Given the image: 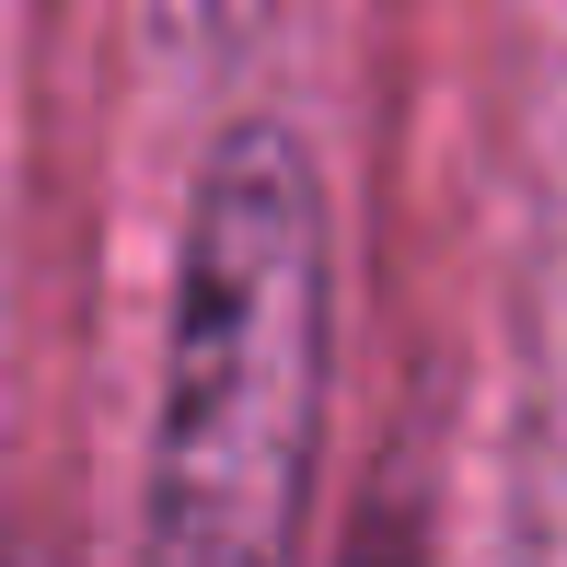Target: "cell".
Segmentation results:
<instances>
[{
    "label": "cell",
    "instance_id": "obj_2",
    "mask_svg": "<svg viewBox=\"0 0 567 567\" xmlns=\"http://www.w3.org/2000/svg\"><path fill=\"white\" fill-rule=\"evenodd\" d=\"M151 12V35L163 47H186V59H220V47H244L255 35V12H267V0H140Z\"/></svg>",
    "mask_w": 567,
    "mask_h": 567
},
{
    "label": "cell",
    "instance_id": "obj_1",
    "mask_svg": "<svg viewBox=\"0 0 567 567\" xmlns=\"http://www.w3.org/2000/svg\"><path fill=\"white\" fill-rule=\"evenodd\" d=\"M324 359H337V267L313 151L278 116H231L174 231L140 567H301Z\"/></svg>",
    "mask_w": 567,
    "mask_h": 567
}]
</instances>
